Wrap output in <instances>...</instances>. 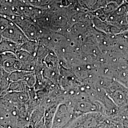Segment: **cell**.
Instances as JSON below:
<instances>
[{
    "label": "cell",
    "instance_id": "2e32d148",
    "mask_svg": "<svg viewBox=\"0 0 128 128\" xmlns=\"http://www.w3.org/2000/svg\"><path fill=\"white\" fill-rule=\"evenodd\" d=\"M118 6V5L114 3H107L103 8H101V9L107 18L108 16L114 12Z\"/></svg>",
    "mask_w": 128,
    "mask_h": 128
},
{
    "label": "cell",
    "instance_id": "52a82bcc",
    "mask_svg": "<svg viewBox=\"0 0 128 128\" xmlns=\"http://www.w3.org/2000/svg\"><path fill=\"white\" fill-rule=\"evenodd\" d=\"M80 6L88 11L95 12L103 8L107 4V0H78Z\"/></svg>",
    "mask_w": 128,
    "mask_h": 128
},
{
    "label": "cell",
    "instance_id": "8fae6325",
    "mask_svg": "<svg viewBox=\"0 0 128 128\" xmlns=\"http://www.w3.org/2000/svg\"><path fill=\"white\" fill-rule=\"evenodd\" d=\"M58 105H54L48 107L45 110L44 119L47 128H51L55 114Z\"/></svg>",
    "mask_w": 128,
    "mask_h": 128
},
{
    "label": "cell",
    "instance_id": "4fadbf2b",
    "mask_svg": "<svg viewBox=\"0 0 128 128\" xmlns=\"http://www.w3.org/2000/svg\"><path fill=\"white\" fill-rule=\"evenodd\" d=\"M38 41L28 40L21 45L20 50L26 51L35 56L38 48Z\"/></svg>",
    "mask_w": 128,
    "mask_h": 128
},
{
    "label": "cell",
    "instance_id": "7402d4cb",
    "mask_svg": "<svg viewBox=\"0 0 128 128\" xmlns=\"http://www.w3.org/2000/svg\"><path fill=\"white\" fill-rule=\"evenodd\" d=\"M1 98H1V96H0V99Z\"/></svg>",
    "mask_w": 128,
    "mask_h": 128
},
{
    "label": "cell",
    "instance_id": "277c9868",
    "mask_svg": "<svg viewBox=\"0 0 128 128\" xmlns=\"http://www.w3.org/2000/svg\"><path fill=\"white\" fill-rule=\"evenodd\" d=\"M4 38L22 45L28 40L23 31L12 20L2 32Z\"/></svg>",
    "mask_w": 128,
    "mask_h": 128
},
{
    "label": "cell",
    "instance_id": "ffe728a7",
    "mask_svg": "<svg viewBox=\"0 0 128 128\" xmlns=\"http://www.w3.org/2000/svg\"><path fill=\"white\" fill-rule=\"evenodd\" d=\"M2 39H3V37H2V33L1 32H0V42L2 41Z\"/></svg>",
    "mask_w": 128,
    "mask_h": 128
},
{
    "label": "cell",
    "instance_id": "30bf717a",
    "mask_svg": "<svg viewBox=\"0 0 128 128\" xmlns=\"http://www.w3.org/2000/svg\"><path fill=\"white\" fill-rule=\"evenodd\" d=\"M12 81L10 78V74L3 70L2 74L0 78V96L1 98L7 93L8 90Z\"/></svg>",
    "mask_w": 128,
    "mask_h": 128
},
{
    "label": "cell",
    "instance_id": "ac0fdd59",
    "mask_svg": "<svg viewBox=\"0 0 128 128\" xmlns=\"http://www.w3.org/2000/svg\"><path fill=\"white\" fill-rule=\"evenodd\" d=\"M107 3H114L116 4L120 5L125 2H126L125 0H107Z\"/></svg>",
    "mask_w": 128,
    "mask_h": 128
},
{
    "label": "cell",
    "instance_id": "7a4b0ae2",
    "mask_svg": "<svg viewBox=\"0 0 128 128\" xmlns=\"http://www.w3.org/2000/svg\"><path fill=\"white\" fill-rule=\"evenodd\" d=\"M110 98L119 107L128 105V88L114 79L108 86Z\"/></svg>",
    "mask_w": 128,
    "mask_h": 128
},
{
    "label": "cell",
    "instance_id": "44dd1931",
    "mask_svg": "<svg viewBox=\"0 0 128 128\" xmlns=\"http://www.w3.org/2000/svg\"><path fill=\"white\" fill-rule=\"evenodd\" d=\"M127 23H128V12L127 15Z\"/></svg>",
    "mask_w": 128,
    "mask_h": 128
},
{
    "label": "cell",
    "instance_id": "6da1fadb",
    "mask_svg": "<svg viewBox=\"0 0 128 128\" xmlns=\"http://www.w3.org/2000/svg\"><path fill=\"white\" fill-rule=\"evenodd\" d=\"M19 120L17 106L3 98L0 99V128H17Z\"/></svg>",
    "mask_w": 128,
    "mask_h": 128
},
{
    "label": "cell",
    "instance_id": "5b68a950",
    "mask_svg": "<svg viewBox=\"0 0 128 128\" xmlns=\"http://www.w3.org/2000/svg\"><path fill=\"white\" fill-rule=\"evenodd\" d=\"M0 66L4 71L10 74L22 68L16 55L11 52L0 54Z\"/></svg>",
    "mask_w": 128,
    "mask_h": 128
},
{
    "label": "cell",
    "instance_id": "d6986e66",
    "mask_svg": "<svg viewBox=\"0 0 128 128\" xmlns=\"http://www.w3.org/2000/svg\"><path fill=\"white\" fill-rule=\"evenodd\" d=\"M2 72H3V69L2 68V67L0 66V78H1L2 74Z\"/></svg>",
    "mask_w": 128,
    "mask_h": 128
},
{
    "label": "cell",
    "instance_id": "8992f818",
    "mask_svg": "<svg viewBox=\"0 0 128 128\" xmlns=\"http://www.w3.org/2000/svg\"><path fill=\"white\" fill-rule=\"evenodd\" d=\"M16 55L22 64L21 70L28 72H34L36 66L35 56L26 51L22 50L19 51Z\"/></svg>",
    "mask_w": 128,
    "mask_h": 128
},
{
    "label": "cell",
    "instance_id": "7c38bea8",
    "mask_svg": "<svg viewBox=\"0 0 128 128\" xmlns=\"http://www.w3.org/2000/svg\"><path fill=\"white\" fill-rule=\"evenodd\" d=\"M28 87L26 82L23 81H20L11 82L8 92H20L28 91Z\"/></svg>",
    "mask_w": 128,
    "mask_h": 128
},
{
    "label": "cell",
    "instance_id": "603a6c76",
    "mask_svg": "<svg viewBox=\"0 0 128 128\" xmlns=\"http://www.w3.org/2000/svg\"></svg>",
    "mask_w": 128,
    "mask_h": 128
},
{
    "label": "cell",
    "instance_id": "ba28073f",
    "mask_svg": "<svg viewBox=\"0 0 128 128\" xmlns=\"http://www.w3.org/2000/svg\"><path fill=\"white\" fill-rule=\"evenodd\" d=\"M112 77L113 79L128 88V66L121 67L114 70Z\"/></svg>",
    "mask_w": 128,
    "mask_h": 128
},
{
    "label": "cell",
    "instance_id": "9a60e30c",
    "mask_svg": "<svg viewBox=\"0 0 128 128\" xmlns=\"http://www.w3.org/2000/svg\"><path fill=\"white\" fill-rule=\"evenodd\" d=\"M56 0H27V4L42 9L53 4Z\"/></svg>",
    "mask_w": 128,
    "mask_h": 128
},
{
    "label": "cell",
    "instance_id": "e0dca14e",
    "mask_svg": "<svg viewBox=\"0 0 128 128\" xmlns=\"http://www.w3.org/2000/svg\"><path fill=\"white\" fill-rule=\"evenodd\" d=\"M33 128H47L46 127V124H45L44 117L41 120H40L39 122L36 124L33 127Z\"/></svg>",
    "mask_w": 128,
    "mask_h": 128
},
{
    "label": "cell",
    "instance_id": "9c48e42d",
    "mask_svg": "<svg viewBox=\"0 0 128 128\" xmlns=\"http://www.w3.org/2000/svg\"><path fill=\"white\" fill-rule=\"evenodd\" d=\"M20 46L21 45L3 38L0 43V54L11 52L16 54L20 50Z\"/></svg>",
    "mask_w": 128,
    "mask_h": 128
},
{
    "label": "cell",
    "instance_id": "5bb4252c",
    "mask_svg": "<svg viewBox=\"0 0 128 128\" xmlns=\"http://www.w3.org/2000/svg\"><path fill=\"white\" fill-rule=\"evenodd\" d=\"M30 72H32L26 71L22 70H17L10 74V78L12 82L24 81Z\"/></svg>",
    "mask_w": 128,
    "mask_h": 128
},
{
    "label": "cell",
    "instance_id": "3957f363",
    "mask_svg": "<svg viewBox=\"0 0 128 128\" xmlns=\"http://www.w3.org/2000/svg\"><path fill=\"white\" fill-rule=\"evenodd\" d=\"M76 119L74 110L65 104L58 105L51 128H64Z\"/></svg>",
    "mask_w": 128,
    "mask_h": 128
}]
</instances>
